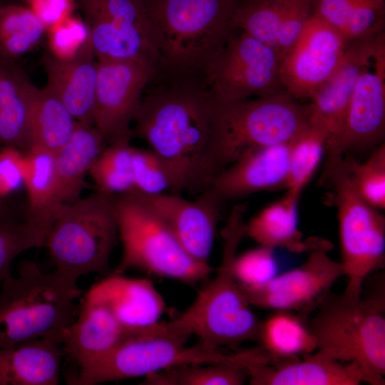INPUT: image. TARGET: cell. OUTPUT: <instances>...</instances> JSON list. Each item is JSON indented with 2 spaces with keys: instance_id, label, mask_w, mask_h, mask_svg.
Wrapping results in <instances>:
<instances>
[{
  "instance_id": "obj_10",
  "label": "cell",
  "mask_w": 385,
  "mask_h": 385,
  "mask_svg": "<svg viewBox=\"0 0 385 385\" xmlns=\"http://www.w3.org/2000/svg\"><path fill=\"white\" fill-rule=\"evenodd\" d=\"M322 182L331 187L337 210L344 290L361 294L366 279L385 265V217L354 190L343 157L324 169Z\"/></svg>"
},
{
  "instance_id": "obj_46",
  "label": "cell",
  "mask_w": 385,
  "mask_h": 385,
  "mask_svg": "<svg viewBox=\"0 0 385 385\" xmlns=\"http://www.w3.org/2000/svg\"><path fill=\"white\" fill-rule=\"evenodd\" d=\"M238 1H239L240 4H242V3L245 2V1H247V0H238ZM240 4H239V5H240Z\"/></svg>"
},
{
  "instance_id": "obj_29",
  "label": "cell",
  "mask_w": 385,
  "mask_h": 385,
  "mask_svg": "<svg viewBox=\"0 0 385 385\" xmlns=\"http://www.w3.org/2000/svg\"><path fill=\"white\" fill-rule=\"evenodd\" d=\"M24 185L29 197L26 219L47 234L55 212L60 205L53 154L31 150L24 154Z\"/></svg>"
},
{
  "instance_id": "obj_31",
  "label": "cell",
  "mask_w": 385,
  "mask_h": 385,
  "mask_svg": "<svg viewBox=\"0 0 385 385\" xmlns=\"http://www.w3.org/2000/svg\"><path fill=\"white\" fill-rule=\"evenodd\" d=\"M46 28L29 7L0 6V58L15 60L36 47Z\"/></svg>"
},
{
  "instance_id": "obj_1",
  "label": "cell",
  "mask_w": 385,
  "mask_h": 385,
  "mask_svg": "<svg viewBox=\"0 0 385 385\" xmlns=\"http://www.w3.org/2000/svg\"><path fill=\"white\" fill-rule=\"evenodd\" d=\"M213 95L204 79L157 71L134 116V134L197 190L212 131Z\"/></svg>"
},
{
  "instance_id": "obj_6",
  "label": "cell",
  "mask_w": 385,
  "mask_h": 385,
  "mask_svg": "<svg viewBox=\"0 0 385 385\" xmlns=\"http://www.w3.org/2000/svg\"><path fill=\"white\" fill-rule=\"evenodd\" d=\"M77 281L56 270L43 272L26 260L18 275L2 282L0 292V348L25 342L61 338L75 320Z\"/></svg>"
},
{
  "instance_id": "obj_17",
  "label": "cell",
  "mask_w": 385,
  "mask_h": 385,
  "mask_svg": "<svg viewBox=\"0 0 385 385\" xmlns=\"http://www.w3.org/2000/svg\"><path fill=\"white\" fill-rule=\"evenodd\" d=\"M134 192L164 222L191 257L208 262L223 203L219 197L207 189L192 201L175 193Z\"/></svg>"
},
{
  "instance_id": "obj_11",
  "label": "cell",
  "mask_w": 385,
  "mask_h": 385,
  "mask_svg": "<svg viewBox=\"0 0 385 385\" xmlns=\"http://www.w3.org/2000/svg\"><path fill=\"white\" fill-rule=\"evenodd\" d=\"M98 61H138L158 68L145 0H76Z\"/></svg>"
},
{
  "instance_id": "obj_15",
  "label": "cell",
  "mask_w": 385,
  "mask_h": 385,
  "mask_svg": "<svg viewBox=\"0 0 385 385\" xmlns=\"http://www.w3.org/2000/svg\"><path fill=\"white\" fill-rule=\"evenodd\" d=\"M157 69L138 61H98L93 123L107 143L130 138V123Z\"/></svg>"
},
{
  "instance_id": "obj_4",
  "label": "cell",
  "mask_w": 385,
  "mask_h": 385,
  "mask_svg": "<svg viewBox=\"0 0 385 385\" xmlns=\"http://www.w3.org/2000/svg\"><path fill=\"white\" fill-rule=\"evenodd\" d=\"M310 125L309 105L284 91L254 99L225 101L213 96L210 143L198 188L246 154L289 143Z\"/></svg>"
},
{
  "instance_id": "obj_16",
  "label": "cell",
  "mask_w": 385,
  "mask_h": 385,
  "mask_svg": "<svg viewBox=\"0 0 385 385\" xmlns=\"http://www.w3.org/2000/svg\"><path fill=\"white\" fill-rule=\"evenodd\" d=\"M346 46L337 30L312 14L298 40L281 60L284 91L296 100L309 99L337 68Z\"/></svg>"
},
{
  "instance_id": "obj_2",
  "label": "cell",
  "mask_w": 385,
  "mask_h": 385,
  "mask_svg": "<svg viewBox=\"0 0 385 385\" xmlns=\"http://www.w3.org/2000/svg\"><path fill=\"white\" fill-rule=\"evenodd\" d=\"M366 292L329 291L306 322L317 350L356 365L364 382L385 384V274L369 277Z\"/></svg>"
},
{
  "instance_id": "obj_14",
  "label": "cell",
  "mask_w": 385,
  "mask_h": 385,
  "mask_svg": "<svg viewBox=\"0 0 385 385\" xmlns=\"http://www.w3.org/2000/svg\"><path fill=\"white\" fill-rule=\"evenodd\" d=\"M384 55V33L347 41L337 68L309 98L310 124L327 135L326 158L334 151L360 75Z\"/></svg>"
},
{
  "instance_id": "obj_30",
  "label": "cell",
  "mask_w": 385,
  "mask_h": 385,
  "mask_svg": "<svg viewBox=\"0 0 385 385\" xmlns=\"http://www.w3.org/2000/svg\"><path fill=\"white\" fill-rule=\"evenodd\" d=\"M77 121L49 88H37L31 112V150L56 153L70 138ZM29 150V151H30Z\"/></svg>"
},
{
  "instance_id": "obj_28",
  "label": "cell",
  "mask_w": 385,
  "mask_h": 385,
  "mask_svg": "<svg viewBox=\"0 0 385 385\" xmlns=\"http://www.w3.org/2000/svg\"><path fill=\"white\" fill-rule=\"evenodd\" d=\"M307 317L289 311L274 310L262 319L257 344L271 359V364L299 359L317 350L306 322Z\"/></svg>"
},
{
  "instance_id": "obj_3",
  "label": "cell",
  "mask_w": 385,
  "mask_h": 385,
  "mask_svg": "<svg viewBox=\"0 0 385 385\" xmlns=\"http://www.w3.org/2000/svg\"><path fill=\"white\" fill-rule=\"evenodd\" d=\"M158 71L204 79L237 30L238 0H145Z\"/></svg>"
},
{
  "instance_id": "obj_41",
  "label": "cell",
  "mask_w": 385,
  "mask_h": 385,
  "mask_svg": "<svg viewBox=\"0 0 385 385\" xmlns=\"http://www.w3.org/2000/svg\"><path fill=\"white\" fill-rule=\"evenodd\" d=\"M49 52L58 58L74 56L88 41V29L84 20L72 14L46 30Z\"/></svg>"
},
{
  "instance_id": "obj_43",
  "label": "cell",
  "mask_w": 385,
  "mask_h": 385,
  "mask_svg": "<svg viewBox=\"0 0 385 385\" xmlns=\"http://www.w3.org/2000/svg\"><path fill=\"white\" fill-rule=\"evenodd\" d=\"M27 3L47 30L73 14L75 0H28Z\"/></svg>"
},
{
  "instance_id": "obj_44",
  "label": "cell",
  "mask_w": 385,
  "mask_h": 385,
  "mask_svg": "<svg viewBox=\"0 0 385 385\" xmlns=\"http://www.w3.org/2000/svg\"><path fill=\"white\" fill-rule=\"evenodd\" d=\"M0 145V149H1ZM15 220L4 199L0 198V221Z\"/></svg>"
},
{
  "instance_id": "obj_40",
  "label": "cell",
  "mask_w": 385,
  "mask_h": 385,
  "mask_svg": "<svg viewBox=\"0 0 385 385\" xmlns=\"http://www.w3.org/2000/svg\"><path fill=\"white\" fill-rule=\"evenodd\" d=\"M273 249L260 246L236 255L234 272L240 284L255 287L274 278L278 267Z\"/></svg>"
},
{
  "instance_id": "obj_39",
  "label": "cell",
  "mask_w": 385,
  "mask_h": 385,
  "mask_svg": "<svg viewBox=\"0 0 385 385\" xmlns=\"http://www.w3.org/2000/svg\"><path fill=\"white\" fill-rule=\"evenodd\" d=\"M384 0H353L342 36L346 42L374 36L384 33Z\"/></svg>"
},
{
  "instance_id": "obj_37",
  "label": "cell",
  "mask_w": 385,
  "mask_h": 385,
  "mask_svg": "<svg viewBox=\"0 0 385 385\" xmlns=\"http://www.w3.org/2000/svg\"><path fill=\"white\" fill-rule=\"evenodd\" d=\"M343 162L356 193L372 207L385 209V145L374 148L364 161L344 155Z\"/></svg>"
},
{
  "instance_id": "obj_27",
  "label": "cell",
  "mask_w": 385,
  "mask_h": 385,
  "mask_svg": "<svg viewBox=\"0 0 385 385\" xmlns=\"http://www.w3.org/2000/svg\"><path fill=\"white\" fill-rule=\"evenodd\" d=\"M300 194L287 190L279 200L268 205L245 223V235L258 245L291 252H307L308 240L298 228L297 203Z\"/></svg>"
},
{
  "instance_id": "obj_45",
  "label": "cell",
  "mask_w": 385,
  "mask_h": 385,
  "mask_svg": "<svg viewBox=\"0 0 385 385\" xmlns=\"http://www.w3.org/2000/svg\"><path fill=\"white\" fill-rule=\"evenodd\" d=\"M307 1L310 2L312 4V5L314 3L317 2L319 0H307Z\"/></svg>"
},
{
  "instance_id": "obj_22",
  "label": "cell",
  "mask_w": 385,
  "mask_h": 385,
  "mask_svg": "<svg viewBox=\"0 0 385 385\" xmlns=\"http://www.w3.org/2000/svg\"><path fill=\"white\" fill-rule=\"evenodd\" d=\"M275 364L247 366L251 385H359L364 374L355 364L335 360L319 351Z\"/></svg>"
},
{
  "instance_id": "obj_42",
  "label": "cell",
  "mask_w": 385,
  "mask_h": 385,
  "mask_svg": "<svg viewBox=\"0 0 385 385\" xmlns=\"http://www.w3.org/2000/svg\"><path fill=\"white\" fill-rule=\"evenodd\" d=\"M18 149H0V198L24 185V154Z\"/></svg>"
},
{
  "instance_id": "obj_20",
  "label": "cell",
  "mask_w": 385,
  "mask_h": 385,
  "mask_svg": "<svg viewBox=\"0 0 385 385\" xmlns=\"http://www.w3.org/2000/svg\"><path fill=\"white\" fill-rule=\"evenodd\" d=\"M289 155V143L252 151L216 175L206 189L222 202L261 191L286 189Z\"/></svg>"
},
{
  "instance_id": "obj_19",
  "label": "cell",
  "mask_w": 385,
  "mask_h": 385,
  "mask_svg": "<svg viewBox=\"0 0 385 385\" xmlns=\"http://www.w3.org/2000/svg\"><path fill=\"white\" fill-rule=\"evenodd\" d=\"M86 295L105 305L131 335L160 322L166 308L151 281L114 272L94 284Z\"/></svg>"
},
{
  "instance_id": "obj_21",
  "label": "cell",
  "mask_w": 385,
  "mask_h": 385,
  "mask_svg": "<svg viewBox=\"0 0 385 385\" xmlns=\"http://www.w3.org/2000/svg\"><path fill=\"white\" fill-rule=\"evenodd\" d=\"M46 87L63 103L77 122L93 123L98 60L90 40L73 57L58 58L49 51L43 56Z\"/></svg>"
},
{
  "instance_id": "obj_12",
  "label": "cell",
  "mask_w": 385,
  "mask_h": 385,
  "mask_svg": "<svg viewBox=\"0 0 385 385\" xmlns=\"http://www.w3.org/2000/svg\"><path fill=\"white\" fill-rule=\"evenodd\" d=\"M280 64L274 49L236 30L207 70L204 81L215 97L225 101L270 96L284 91Z\"/></svg>"
},
{
  "instance_id": "obj_8",
  "label": "cell",
  "mask_w": 385,
  "mask_h": 385,
  "mask_svg": "<svg viewBox=\"0 0 385 385\" xmlns=\"http://www.w3.org/2000/svg\"><path fill=\"white\" fill-rule=\"evenodd\" d=\"M118 238L114 195L98 190L57 207L44 245L56 270L77 281L112 272L109 260Z\"/></svg>"
},
{
  "instance_id": "obj_7",
  "label": "cell",
  "mask_w": 385,
  "mask_h": 385,
  "mask_svg": "<svg viewBox=\"0 0 385 385\" xmlns=\"http://www.w3.org/2000/svg\"><path fill=\"white\" fill-rule=\"evenodd\" d=\"M189 337L160 322L146 332L130 335L108 353L80 369L72 384L95 385L125 379L146 377L182 364L248 363L249 349L227 352L202 342L187 346Z\"/></svg>"
},
{
  "instance_id": "obj_47",
  "label": "cell",
  "mask_w": 385,
  "mask_h": 385,
  "mask_svg": "<svg viewBox=\"0 0 385 385\" xmlns=\"http://www.w3.org/2000/svg\"><path fill=\"white\" fill-rule=\"evenodd\" d=\"M22 1H26V2L28 1V0H22Z\"/></svg>"
},
{
  "instance_id": "obj_25",
  "label": "cell",
  "mask_w": 385,
  "mask_h": 385,
  "mask_svg": "<svg viewBox=\"0 0 385 385\" xmlns=\"http://www.w3.org/2000/svg\"><path fill=\"white\" fill-rule=\"evenodd\" d=\"M63 354L51 337L0 348V385L58 384Z\"/></svg>"
},
{
  "instance_id": "obj_13",
  "label": "cell",
  "mask_w": 385,
  "mask_h": 385,
  "mask_svg": "<svg viewBox=\"0 0 385 385\" xmlns=\"http://www.w3.org/2000/svg\"><path fill=\"white\" fill-rule=\"evenodd\" d=\"M308 257L297 267L277 274L258 286H240L251 306L285 310L308 317L333 284L344 274L342 264L332 259L331 243L324 239L308 240Z\"/></svg>"
},
{
  "instance_id": "obj_34",
  "label": "cell",
  "mask_w": 385,
  "mask_h": 385,
  "mask_svg": "<svg viewBox=\"0 0 385 385\" xmlns=\"http://www.w3.org/2000/svg\"><path fill=\"white\" fill-rule=\"evenodd\" d=\"M132 175L135 192L156 195L170 192L179 194L187 189L177 169L152 149L133 147Z\"/></svg>"
},
{
  "instance_id": "obj_24",
  "label": "cell",
  "mask_w": 385,
  "mask_h": 385,
  "mask_svg": "<svg viewBox=\"0 0 385 385\" xmlns=\"http://www.w3.org/2000/svg\"><path fill=\"white\" fill-rule=\"evenodd\" d=\"M37 88L15 60L0 58V145L31 148V112Z\"/></svg>"
},
{
  "instance_id": "obj_38",
  "label": "cell",
  "mask_w": 385,
  "mask_h": 385,
  "mask_svg": "<svg viewBox=\"0 0 385 385\" xmlns=\"http://www.w3.org/2000/svg\"><path fill=\"white\" fill-rule=\"evenodd\" d=\"M46 233L25 219L0 221V283L11 274V264L19 254L44 245Z\"/></svg>"
},
{
  "instance_id": "obj_36",
  "label": "cell",
  "mask_w": 385,
  "mask_h": 385,
  "mask_svg": "<svg viewBox=\"0 0 385 385\" xmlns=\"http://www.w3.org/2000/svg\"><path fill=\"white\" fill-rule=\"evenodd\" d=\"M327 135L309 125L289 142V172L286 190L301 194L325 153Z\"/></svg>"
},
{
  "instance_id": "obj_5",
  "label": "cell",
  "mask_w": 385,
  "mask_h": 385,
  "mask_svg": "<svg viewBox=\"0 0 385 385\" xmlns=\"http://www.w3.org/2000/svg\"><path fill=\"white\" fill-rule=\"evenodd\" d=\"M245 211L243 205L236 206L222 230V260L215 276L188 309L165 322L173 332L234 351L244 342L257 343L262 319L251 309L234 272L237 250L245 236Z\"/></svg>"
},
{
  "instance_id": "obj_18",
  "label": "cell",
  "mask_w": 385,
  "mask_h": 385,
  "mask_svg": "<svg viewBox=\"0 0 385 385\" xmlns=\"http://www.w3.org/2000/svg\"><path fill=\"white\" fill-rule=\"evenodd\" d=\"M384 133L385 57H382L360 75L336 148L324 166L344 155L371 151L384 143Z\"/></svg>"
},
{
  "instance_id": "obj_9",
  "label": "cell",
  "mask_w": 385,
  "mask_h": 385,
  "mask_svg": "<svg viewBox=\"0 0 385 385\" xmlns=\"http://www.w3.org/2000/svg\"><path fill=\"white\" fill-rule=\"evenodd\" d=\"M114 211L123 246L114 272L135 269L192 285L212 273L208 262L191 257L134 192L114 195Z\"/></svg>"
},
{
  "instance_id": "obj_23",
  "label": "cell",
  "mask_w": 385,
  "mask_h": 385,
  "mask_svg": "<svg viewBox=\"0 0 385 385\" xmlns=\"http://www.w3.org/2000/svg\"><path fill=\"white\" fill-rule=\"evenodd\" d=\"M130 335L105 305L86 295L77 319L61 336V346L82 369Z\"/></svg>"
},
{
  "instance_id": "obj_26",
  "label": "cell",
  "mask_w": 385,
  "mask_h": 385,
  "mask_svg": "<svg viewBox=\"0 0 385 385\" xmlns=\"http://www.w3.org/2000/svg\"><path fill=\"white\" fill-rule=\"evenodd\" d=\"M107 142L92 123L77 122L68 141L53 153L60 205L80 198L84 177L107 146Z\"/></svg>"
},
{
  "instance_id": "obj_32",
  "label": "cell",
  "mask_w": 385,
  "mask_h": 385,
  "mask_svg": "<svg viewBox=\"0 0 385 385\" xmlns=\"http://www.w3.org/2000/svg\"><path fill=\"white\" fill-rule=\"evenodd\" d=\"M242 362L182 364L150 374L143 385H241L247 378Z\"/></svg>"
},
{
  "instance_id": "obj_33",
  "label": "cell",
  "mask_w": 385,
  "mask_h": 385,
  "mask_svg": "<svg viewBox=\"0 0 385 385\" xmlns=\"http://www.w3.org/2000/svg\"><path fill=\"white\" fill-rule=\"evenodd\" d=\"M299 0H247L233 16L234 26L274 49L277 31Z\"/></svg>"
},
{
  "instance_id": "obj_35",
  "label": "cell",
  "mask_w": 385,
  "mask_h": 385,
  "mask_svg": "<svg viewBox=\"0 0 385 385\" xmlns=\"http://www.w3.org/2000/svg\"><path fill=\"white\" fill-rule=\"evenodd\" d=\"M130 138L109 143L99 155L89 173L98 190L110 195L134 191Z\"/></svg>"
}]
</instances>
